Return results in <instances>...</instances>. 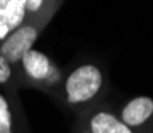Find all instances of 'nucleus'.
<instances>
[{
	"label": "nucleus",
	"mask_w": 153,
	"mask_h": 133,
	"mask_svg": "<svg viewBox=\"0 0 153 133\" xmlns=\"http://www.w3.org/2000/svg\"><path fill=\"white\" fill-rule=\"evenodd\" d=\"M103 90V72L92 63L74 68L63 79L60 87V98L66 106L73 109L87 107L100 96Z\"/></svg>",
	"instance_id": "1"
},
{
	"label": "nucleus",
	"mask_w": 153,
	"mask_h": 133,
	"mask_svg": "<svg viewBox=\"0 0 153 133\" xmlns=\"http://www.w3.org/2000/svg\"><path fill=\"white\" fill-rule=\"evenodd\" d=\"M53 15H45L40 18L26 19L19 27H16L11 34H8L0 42V55L10 63L11 66H19L23 56L29 50H32L36 40L39 39L45 24L52 19Z\"/></svg>",
	"instance_id": "3"
},
{
	"label": "nucleus",
	"mask_w": 153,
	"mask_h": 133,
	"mask_svg": "<svg viewBox=\"0 0 153 133\" xmlns=\"http://www.w3.org/2000/svg\"><path fill=\"white\" fill-rule=\"evenodd\" d=\"M23 79L27 85L44 91H56L63 84V76L56 64L45 53L39 50H29L19 63Z\"/></svg>",
	"instance_id": "2"
},
{
	"label": "nucleus",
	"mask_w": 153,
	"mask_h": 133,
	"mask_svg": "<svg viewBox=\"0 0 153 133\" xmlns=\"http://www.w3.org/2000/svg\"><path fill=\"white\" fill-rule=\"evenodd\" d=\"M76 133H90L89 130H87V128H84V127H79V128H77V130H76Z\"/></svg>",
	"instance_id": "9"
},
{
	"label": "nucleus",
	"mask_w": 153,
	"mask_h": 133,
	"mask_svg": "<svg viewBox=\"0 0 153 133\" xmlns=\"http://www.w3.org/2000/svg\"><path fill=\"white\" fill-rule=\"evenodd\" d=\"M0 133H19L15 104L3 91H0Z\"/></svg>",
	"instance_id": "7"
},
{
	"label": "nucleus",
	"mask_w": 153,
	"mask_h": 133,
	"mask_svg": "<svg viewBox=\"0 0 153 133\" xmlns=\"http://www.w3.org/2000/svg\"><path fill=\"white\" fill-rule=\"evenodd\" d=\"M82 127L87 128L90 133H134L119 119L118 114L103 107H98L85 114Z\"/></svg>",
	"instance_id": "5"
},
{
	"label": "nucleus",
	"mask_w": 153,
	"mask_h": 133,
	"mask_svg": "<svg viewBox=\"0 0 153 133\" xmlns=\"http://www.w3.org/2000/svg\"><path fill=\"white\" fill-rule=\"evenodd\" d=\"M118 115L134 133H153V98H132L121 107Z\"/></svg>",
	"instance_id": "4"
},
{
	"label": "nucleus",
	"mask_w": 153,
	"mask_h": 133,
	"mask_svg": "<svg viewBox=\"0 0 153 133\" xmlns=\"http://www.w3.org/2000/svg\"><path fill=\"white\" fill-rule=\"evenodd\" d=\"M13 66L0 55V87H8L13 80Z\"/></svg>",
	"instance_id": "8"
},
{
	"label": "nucleus",
	"mask_w": 153,
	"mask_h": 133,
	"mask_svg": "<svg viewBox=\"0 0 153 133\" xmlns=\"http://www.w3.org/2000/svg\"><path fill=\"white\" fill-rule=\"evenodd\" d=\"M26 19V0H0V42Z\"/></svg>",
	"instance_id": "6"
}]
</instances>
